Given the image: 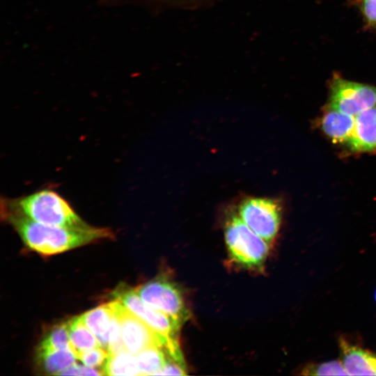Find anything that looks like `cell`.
<instances>
[{
  "instance_id": "cell-16",
  "label": "cell",
  "mask_w": 376,
  "mask_h": 376,
  "mask_svg": "<svg viewBox=\"0 0 376 376\" xmlns=\"http://www.w3.org/2000/svg\"><path fill=\"white\" fill-rule=\"evenodd\" d=\"M164 346L149 347L136 355L141 375H156L164 368L166 362Z\"/></svg>"
},
{
  "instance_id": "cell-4",
  "label": "cell",
  "mask_w": 376,
  "mask_h": 376,
  "mask_svg": "<svg viewBox=\"0 0 376 376\" xmlns=\"http://www.w3.org/2000/svg\"><path fill=\"white\" fill-rule=\"evenodd\" d=\"M148 306L165 313L180 325L189 318V313L178 286L164 278H157L135 288Z\"/></svg>"
},
{
  "instance_id": "cell-13",
  "label": "cell",
  "mask_w": 376,
  "mask_h": 376,
  "mask_svg": "<svg viewBox=\"0 0 376 376\" xmlns=\"http://www.w3.org/2000/svg\"><path fill=\"white\" fill-rule=\"evenodd\" d=\"M67 323L72 349L77 357L84 351L100 346L80 316L72 318Z\"/></svg>"
},
{
  "instance_id": "cell-22",
  "label": "cell",
  "mask_w": 376,
  "mask_h": 376,
  "mask_svg": "<svg viewBox=\"0 0 376 376\" xmlns=\"http://www.w3.org/2000/svg\"><path fill=\"white\" fill-rule=\"evenodd\" d=\"M162 2L172 3L173 4H190L202 0H155Z\"/></svg>"
},
{
  "instance_id": "cell-20",
  "label": "cell",
  "mask_w": 376,
  "mask_h": 376,
  "mask_svg": "<svg viewBox=\"0 0 376 376\" xmlns=\"http://www.w3.org/2000/svg\"><path fill=\"white\" fill-rule=\"evenodd\" d=\"M58 375H104L102 370L95 368L88 367L86 365L75 363L69 368L61 371Z\"/></svg>"
},
{
  "instance_id": "cell-7",
  "label": "cell",
  "mask_w": 376,
  "mask_h": 376,
  "mask_svg": "<svg viewBox=\"0 0 376 376\" xmlns=\"http://www.w3.org/2000/svg\"><path fill=\"white\" fill-rule=\"evenodd\" d=\"M113 296L156 333L169 340H178V334L182 325L165 313L146 304L135 289L120 287L113 292Z\"/></svg>"
},
{
  "instance_id": "cell-8",
  "label": "cell",
  "mask_w": 376,
  "mask_h": 376,
  "mask_svg": "<svg viewBox=\"0 0 376 376\" xmlns=\"http://www.w3.org/2000/svg\"><path fill=\"white\" fill-rule=\"evenodd\" d=\"M115 300L120 322L122 338L127 351L136 355L149 347H163L170 342L176 341L169 340L156 333L118 300Z\"/></svg>"
},
{
  "instance_id": "cell-18",
  "label": "cell",
  "mask_w": 376,
  "mask_h": 376,
  "mask_svg": "<svg viewBox=\"0 0 376 376\" xmlns=\"http://www.w3.org/2000/svg\"><path fill=\"white\" fill-rule=\"evenodd\" d=\"M303 375H348L341 361L306 364L301 370Z\"/></svg>"
},
{
  "instance_id": "cell-15",
  "label": "cell",
  "mask_w": 376,
  "mask_h": 376,
  "mask_svg": "<svg viewBox=\"0 0 376 376\" xmlns=\"http://www.w3.org/2000/svg\"><path fill=\"white\" fill-rule=\"evenodd\" d=\"M102 370L104 375H141L136 355L127 350L109 354Z\"/></svg>"
},
{
  "instance_id": "cell-10",
  "label": "cell",
  "mask_w": 376,
  "mask_h": 376,
  "mask_svg": "<svg viewBox=\"0 0 376 376\" xmlns=\"http://www.w3.org/2000/svg\"><path fill=\"white\" fill-rule=\"evenodd\" d=\"M348 143L355 150L376 149V106L355 116L354 129Z\"/></svg>"
},
{
  "instance_id": "cell-1",
  "label": "cell",
  "mask_w": 376,
  "mask_h": 376,
  "mask_svg": "<svg viewBox=\"0 0 376 376\" xmlns=\"http://www.w3.org/2000/svg\"><path fill=\"white\" fill-rule=\"evenodd\" d=\"M1 214L29 249L45 256L114 237L108 228H65L42 224L12 212L1 211Z\"/></svg>"
},
{
  "instance_id": "cell-6",
  "label": "cell",
  "mask_w": 376,
  "mask_h": 376,
  "mask_svg": "<svg viewBox=\"0 0 376 376\" xmlns=\"http://www.w3.org/2000/svg\"><path fill=\"white\" fill-rule=\"evenodd\" d=\"M240 219L253 232L268 242L276 236L281 224V208L274 199L248 197L238 206Z\"/></svg>"
},
{
  "instance_id": "cell-3",
  "label": "cell",
  "mask_w": 376,
  "mask_h": 376,
  "mask_svg": "<svg viewBox=\"0 0 376 376\" xmlns=\"http://www.w3.org/2000/svg\"><path fill=\"white\" fill-rule=\"evenodd\" d=\"M226 244L230 258L247 269L260 268L268 255V242L253 232L237 215L226 220L224 228Z\"/></svg>"
},
{
  "instance_id": "cell-2",
  "label": "cell",
  "mask_w": 376,
  "mask_h": 376,
  "mask_svg": "<svg viewBox=\"0 0 376 376\" xmlns=\"http://www.w3.org/2000/svg\"><path fill=\"white\" fill-rule=\"evenodd\" d=\"M1 211L15 213L49 226L65 228L89 226L64 197L49 187L19 197H1Z\"/></svg>"
},
{
  "instance_id": "cell-5",
  "label": "cell",
  "mask_w": 376,
  "mask_h": 376,
  "mask_svg": "<svg viewBox=\"0 0 376 376\" xmlns=\"http://www.w3.org/2000/svg\"><path fill=\"white\" fill-rule=\"evenodd\" d=\"M329 107L355 117L376 106V87L335 75L329 84Z\"/></svg>"
},
{
  "instance_id": "cell-12",
  "label": "cell",
  "mask_w": 376,
  "mask_h": 376,
  "mask_svg": "<svg viewBox=\"0 0 376 376\" xmlns=\"http://www.w3.org/2000/svg\"><path fill=\"white\" fill-rule=\"evenodd\" d=\"M113 308L110 301L80 315L84 323L96 337L100 345L107 350Z\"/></svg>"
},
{
  "instance_id": "cell-14",
  "label": "cell",
  "mask_w": 376,
  "mask_h": 376,
  "mask_svg": "<svg viewBox=\"0 0 376 376\" xmlns=\"http://www.w3.org/2000/svg\"><path fill=\"white\" fill-rule=\"evenodd\" d=\"M38 358L49 374L58 375L61 371L76 363L77 356L71 350H38Z\"/></svg>"
},
{
  "instance_id": "cell-19",
  "label": "cell",
  "mask_w": 376,
  "mask_h": 376,
  "mask_svg": "<svg viewBox=\"0 0 376 376\" xmlns=\"http://www.w3.org/2000/svg\"><path fill=\"white\" fill-rule=\"evenodd\" d=\"M109 355V353L107 349L98 346L81 352L77 358L84 365L95 368L101 366H103Z\"/></svg>"
},
{
  "instance_id": "cell-11",
  "label": "cell",
  "mask_w": 376,
  "mask_h": 376,
  "mask_svg": "<svg viewBox=\"0 0 376 376\" xmlns=\"http://www.w3.org/2000/svg\"><path fill=\"white\" fill-rule=\"evenodd\" d=\"M355 117L328 107L322 118L324 133L335 141L348 142L354 126Z\"/></svg>"
},
{
  "instance_id": "cell-21",
  "label": "cell",
  "mask_w": 376,
  "mask_h": 376,
  "mask_svg": "<svg viewBox=\"0 0 376 376\" xmlns=\"http://www.w3.org/2000/svg\"><path fill=\"white\" fill-rule=\"evenodd\" d=\"M361 8L368 24L376 26V0H361Z\"/></svg>"
},
{
  "instance_id": "cell-9",
  "label": "cell",
  "mask_w": 376,
  "mask_h": 376,
  "mask_svg": "<svg viewBox=\"0 0 376 376\" xmlns=\"http://www.w3.org/2000/svg\"><path fill=\"white\" fill-rule=\"evenodd\" d=\"M342 363L348 375H376V354L345 338L339 339Z\"/></svg>"
},
{
  "instance_id": "cell-17",
  "label": "cell",
  "mask_w": 376,
  "mask_h": 376,
  "mask_svg": "<svg viewBox=\"0 0 376 376\" xmlns=\"http://www.w3.org/2000/svg\"><path fill=\"white\" fill-rule=\"evenodd\" d=\"M38 350H71L68 323H62L49 331L41 341Z\"/></svg>"
},
{
  "instance_id": "cell-23",
  "label": "cell",
  "mask_w": 376,
  "mask_h": 376,
  "mask_svg": "<svg viewBox=\"0 0 376 376\" xmlns=\"http://www.w3.org/2000/svg\"><path fill=\"white\" fill-rule=\"evenodd\" d=\"M375 300H376V291H375Z\"/></svg>"
}]
</instances>
